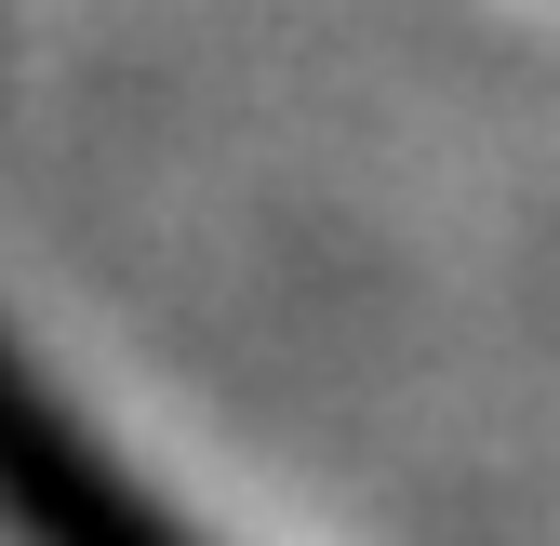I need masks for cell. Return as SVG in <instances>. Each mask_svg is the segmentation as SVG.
Wrapping results in <instances>:
<instances>
[{"label":"cell","instance_id":"1","mask_svg":"<svg viewBox=\"0 0 560 546\" xmlns=\"http://www.w3.org/2000/svg\"><path fill=\"white\" fill-rule=\"evenodd\" d=\"M0 533L14 546H200L0 333Z\"/></svg>","mask_w":560,"mask_h":546}]
</instances>
